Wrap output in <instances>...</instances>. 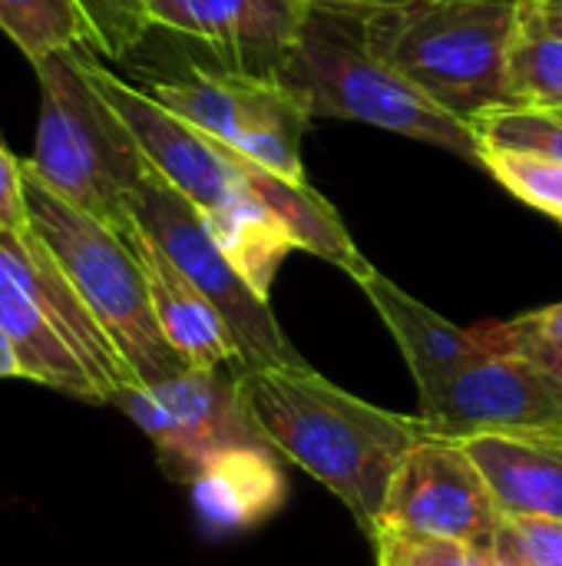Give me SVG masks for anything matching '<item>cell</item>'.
<instances>
[{
    "instance_id": "cell-1",
    "label": "cell",
    "mask_w": 562,
    "mask_h": 566,
    "mask_svg": "<svg viewBox=\"0 0 562 566\" xmlns=\"http://www.w3.org/2000/svg\"><path fill=\"white\" fill-rule=\"evenodd\" d=\"M235 371L265 448L331 491L371 537L404 454L431 431L427 421L378 408L308 361Z\"/></svg>"
},
{
    "instance_id": "cell-2",
    "label": "cell",
    "mask_w": 562,
    "mask_h": 566,
    "mask_svg": "<svg viewBox=\"0 0 562 566\" xmlns=\"http://www.w3.org/2000/svg\"><path fill=\"white\" fill-rule=\"evenodd\" d=\"M275 80L301 99L311 119L325 116L368 123L480 166L474 126L437 106L397 66L374 53L361 17L308 10Z\"/></svg>"
},
{
    "instance_id": "cell-3",
    "label": "cell",
    "mask_w": 562,
    "mask_h": 566,
    "mask_svg": "<svg viewBox=\"0 0 562 566\" xmlns=\"http://www.w3.org/2000/svg\"><path fill=\"white\" fill-rule=\"evenodd\" d=\"M89 50H56L33 63L40 86L36 136L26 169L60 199L123 232L129 196L149 163L129 126L99 93L86 63Z\"/></svg>"
},
{
    "instance_id": "cell-4",
    "label": "cell",
    "mask_w": 562,
    "mask_h": 566,
    "mask_svg": "<svg viewBox=\"0 0 562 566\" xmlns=\"http://www.w3.org/2000/svg\"><path fill=\"white\" fill-rule=\"evenodd\" d=\"M520 0H424L364 20L374 53L464 123L513 106L507 60Z\"/></svg>"
},
{
    "instance_id": "cell-5",
    "label": "cell",
    "mask_w": 562,
    "mask_h": 566,
    "mask_svg": "<svg viewBox=\"0 0 562 566\" xmlns=\"http://www.w3.org/2000/svg\"><path fill=\"white\" fill-rule=\"evenodd\" d=\"M0 328L33 385L86 405H113L132 385L113 342L40 235L23 249L0 242Z\"/></svg>"
},
{
    "instance_id": "cell-6",
    "label": "cell",
    "mask_w": 562,
    "mask_h": 566,
    "mask_svg": "<svg viewBox=\"0 0 562 566\" xmlns=\"http://www.w3.org/2000/svg\"><path fill=\"white\" fill-rule=\"evenodd\" d=\"M23 176L36 235L46 242L70 285L113 342L132 385H156L189 368L156 322L149 285L132 245L116 229L50 192L26 163Z\"/></svg>"
},
{
    "instance_id": "cell-7",
    "label": "cell",
    "mask_w": 562,
    "mask_h": 566,
    "mask_svg": "<svg viewBox=\"0 0 562 566\" xmlns=\"http://www.w3.org/2000/svg\"><path fill=\"white\" fill-rule=\"evenodd\" d=\"M129 219L219 308L238 345V368L305 365V358L285 338L272 302L262 298L219 249L202 209L172 189L159 172L149 169V176L129 196Z\"/></svg>"
},
{
    "instance_id": "cell-8",
    "label": "cell",
    "mask_w": 562,
    "mask_h": 566,
    "mask_svg": "<svg viewBox=\"0 0 562 566\" xmlns=\"http://www.w3.org/2000/svg\"><path fill=\"white\" fill-rule=\"evenodd\" d=\"M113 408L152 441L162 474L185 488L219 451L265 448L232 365L182 368L156 385H129L113 398Z\"/></svg>"
},
{
    "instance_id": "cell-9",
    "label": "cell",
    "mask_w": 562,
    "mask_h": 566,
    "mask_svg": "<svg viewBox=\"0 0 562 566\" xmlns=\"http://www.w3.org/2000/svg\"><path fill=\"white\" fill-rule=\"evenodd\" d=\"M146 90L166 109L222 139L262 169L305 182L301 136L311 116L285 83L242 76L225 66H189L185 76L152 80Z\"/></svg>"
},
{
    "instance_id": "cell-10",
    "label": "cell",
    "mask_w": 562,
    "mask_h": 566,
    "mask_svg": "<svg viewBox=\"0 0 562 566\" xmlns=\"http://www.w3.org/2000/svg\"><path fill=\"white\" fill-rule=\"evenodd\" d=\"M500 521L503 511L464 448L431 431L404 454L381 511L384 527L447 537L470 551H490Z\"/></svg>"
},
{
    "instance_id": "cell-11",
    "label": "cell",
    "mask_w": 562,
    "mask_h": 566,
    "mask_svg": "<svg viewBox=\"0 0 562 566\" xmlns=\"http://www.w3.org/2000/svg\"><path fill=\"white\" fill-rule=\"evenodd\" d=\"M86 63L93 83L129 126L152 172H159L189 202H195L202 216L248 186L242 172V153L166 109L156 96H149V90H139L129 80L116 76L106 63L96 60L93 50Z\"/></svg>"
},
{
    "instance_id": "cell-12",
    "label": "cell",
    "mask_w": 562,
    "mask_h": 566,
    "mask_svg": "<svg viewBox=\"0 0 562 566\" xmlns=\"http://www.w3.org/2000/svg\"><path fill=\"white\" fill-rule=\"evenodd\" d=\"M417 415L431 434L444 438L517 428L562 431V381L530 358L487 348L457 368Z\"/></svg>"
},
{
    "instance_id": "cell-13",
    "label": "cell",
    "mask_w": 562,
    "mask_h": 566,
    "mask_svg": "<svg viewBox=\"0 0 562 566\" xmlns=\"http://www.w3.org/2000/svg\"><path fill=\"white\" fill-rule=\"evenodd\" d=\"M152 27L205 43L242 76L275 80L285 66L308 7L301 0H142Z\"/></svg>"
},
{
    "instance_id": "cell-14",
    "label": "cell",
    "mask_w": 562,
    "mask_h": 566,
    "mask_svg": "<svg viewBox=\"0 0 562 566\" xmlns=\"http://www.w3.org/2000/svg\"><path fill=\"white\" fill-rule=\"evenodd\" d=\"M510 517L562 521V431L517 428L454 438Z\"/></svg>"
},
{
    "instance_id": "cell-15",
    "label": "cell",
    "mask_w": 562,
    "mask_h": 566,
    "mask_svg": "<svg viewBox=\"0 0 562 566\" xmlns=\"http://www.w3.org/2000/svg\"><path fill=\"white\" fill-rule=\"evenodd\" d=\"M119 235L132 245L142 265L156 322L172 352L189 368H238V345L219 308L176 269V262L136 222H129Z\"/></svg>"
},
{
    "instance_id": "cell-16",
    "label": "cell",
    "mask_w": 562,
    "mask_h": 566,
    "mask_svg": "<svg viewBox=\"0 0 562 566\" xmlns=\"http://www.w3.org/2000/svg\"><path fill=\"white\" fill-rule=\"evenodd\" d=\"M268 448L242 444L219 451L189 484L192 511L205 534H248L278 517L288 504V478Z\"/></svg>"
},
{
    "instance_id": "cell-17",
    "label": "cell",
    "mask_w": 562,
    "mask_h": 566,
    "mask_svg": "<svg viewBox=\"0 0 562 566\" xmlns=\"http://www.w3.org/2000/svg\"><path fill=\"white\" fill-rule=\"evenodd\" d=\"M358 285L364 289L368 302L374 305V312L394 335V342L411 368V378L417 385L421 405L431 401L457 368H464L470 358L487 352V345L477 338L474 328L450 325L444 315H437L434 308L417 302L411 292L394 285L378 269H371Z\"/></svg>"
},
{
    "instance_id": "cell-18",
    "label": "cell",
    "mask_w": 562,
    "mask_h": 566,
    "mask_svg": "<svg viewBox=\"0 0 562 566\" xmlns=\"http://www.w3.org/2000/svg\"><path fill=\"white\" fill-rule=\"evenodd\" d=\"M242 172L245 182L255 196H262L291 229L295 245L338 265L341 272H348L354 282H361L374 265L358 252L351 232L344 229L341 216L335 212V206L315 192L308 182H291L285 176H275L268 169H262L258 163L242 156Z\"/></svg>"
},
{
    "instance_id": "cell-19",
    "label": "cell",
    "mask_w": 562,
    "mask_h": 566,
    "mask_svg": "<svg viewBox=\"0 0 562 566\" xmlns=\"http://www.w3.org/2000/svg\"><path fill=\"white\" fill-rule=\"evenodd\" d=\"M205 226L225 259L238 269V275L262 298H268L282 262L288 259V252L298 249L285 219L262 196L242 186L229 202L205 212Z\"/></svg>"
},
{
    "instance_id": "cell-20",
    "label": "cell",
    "mask_w": 562,
    "mask_h": 566,
    "mask_svg": "<svg viewBox=\"0 0 562 566\" xmlns=\"http://www.w3.org/2000/svg\"><path fill=\"white\" fill-rule=\"evenodd\" d=\"M0 33L33 63L56 50H93L76 0H0Z\"/></svg>"
},
{
    "instance_id": "cell-21",
    "label": "cell",
    "mask_w": 562,
    "mask_h": 566,
    "mask_svg": "<svg viewBox=\"0 0 562 566\" xmlns=\"http://www.w3.org/2000/svg\"><path fill=\"white\" fill-rule=\"evenodd\" d=\"M507 90L513 106L562 109V36L547 33L520 0V23L507 60Z\"/></svg>"
},
{
    "instance_id": "cell-22",
    "label": "cell",
    "mask_w": 562,
    "mask_h": 566,
    "mask_svg": "<svg viewBox=\"0 0 562 566\" xmlns=\"http://www.w3.org/2000/svg\"><path fill=\"white\" fill-rule=\"evenodd\" d=\"M480 166L520 202L562 222V163L537 153L480 146Z\"/></svg>"
},
{
    "instance_id": "cell-23",
    "label": "cell",
    "mask_w": 562,
    "mask_h": 566,
    "mask_svg": "<svg viewBox=\"0 0 562 566\" xmlns=\"http://www.w3.org/2000/svg\"><path fill=\"white\" fill-rule=\"evenodd\" d=\"M480 146L537 153L562 163V109L503 106L474 123Z\"/></svg>"
},
{
    "instance_id": "cell-24",
    "label": "cell",
    "mask_w": 562,
    "mask_h": 566,
    "mask_svg": "<svg viewBox=\"0 0 562 566\" xmlns=\"http://www.w3.org/2000/svg\"><path fill=\"white\" fill-rule=\"evenodd\" d=\"M474 332L490 352L520 355L543 368L562 365V302L527 312L510 322H484Z\"/></svg>"
},
{
    "instance_id": "cell-25",
    "label": "cell",
    "mask_w": 562,
    "mask_h": 566,
    "mask_svg": "<svg viewBox=\"0 0 562 566\" xmlns=\"http://www.w3.org/2000/svg\"><path fill=\"white\" fill-rule=\"evenodd\" d=\"M89 23V46L96 56L126 60L152 30L142 0H76Z\"/></svg>"
},
{
    "instance_id": "cell-26",
    "label": "cell",
    "mask_w": 562,
    "mask_h": 566,
    "mask_svg": "<svg viewBox=\"0 0 562 566\" xmlns=\"http://www.w3.org/2000/svg\"><path fill=\"white\" fill-rule=\"evenodd\" d=\"M374 547L378 566H470V547L434 537V534H417V531H397V527H374L368 537Z\"/></svg>"
},
{
    "instance_id": "cell-27",
    "label": "cell",
    "mask_w": 562,
    "mask_h": 566,
    "mask_svg": "<svg viewBox=\"0 0 562 566\" xmlns=\"http://www.w3.org/2000/svg\"><path fill=\"white\" fill-rule=\"evenodd\" d=\"M494 551L510 566H562V521L503 514Z\"/></svg>"
},
{
    "instance_id": "cell-28",
    "label": "cell",
    "mask_w": 562,
    "mask_h": 566,
    "mask_svg": "<svg viewBox=\"0 0 562 566\" xmlns=\"http://www.w3.org/2000/svg\"><path fill=\"white\" fill-rule=\"evenodd\" d=\"M0 242L17 249L36 242V229L26 202L23 159H17L3 143H0Z\"/></svg>"
},
{
    "instance_id": "cell-29",
    "label": "cell",
    "mask_w": 562,
    "mask_h": 566,
    "mask_svg": "<svg viewBox=\"0 0 562 566\" xmlns=\"http://www.w3.org/2000/svg\"><path fill=\"white\" fill-rule=\"evenodd\" d=\"M308 10H328V13H344V17H374V13H388V10H404L424 0H301Z\"/></svg>"
},
{
    "instance_id": "cell-30",
    "label": "cell",
    "mask_w": 562,
    "mask_h": 566,
    "mask_svg": "<svg viewBox=\"0 0 562 566\" xmlns=\"http://www.w3.org/2000/svg\"><path fill=\"white\" fill-rule=\"evenodd\" d=\"M523 7L547 33L562 36V0H523Z\"/></svg>"
},
{
    "instance_id": "cell-31",
    "label": "cell",
    "mask_w": 562,
    "mask_h": 566,
    "mask_svg": "<svg viewBox=\"0 0 562 566\" xmlns=\"http://www.w3.org/2000/svg\"><path fill=\"white\" fill-rule=\"evenodd\" d=\"M7 378L26 381L23 365H20V355H17V348H13V342L7 338V332L0 328V381H7Z\"/></svg>"
},
{
    "instance_id": "cell-32",
    "label": "cell",
    "mask_w": 562,
    "mask_h": 566,
    "mask_svg": "<svg viewBox=\"0 0 562 566\" xmlns=\"http://www.w3.org/2000/svg\"><path fill=\"white\" fill-rule=\"evenodd\" d=\"M470 566H510V564H507V560L490 547V551H474V554H470Z\"/></svg>"
},
{
    "instance_id": "cell-33",
    "label": "cell",
    "mask_w": 562,
    "mask_h": 566,
    "mask_svg": "<svg viewBox=\"0 0 562 566\" xmlns=\"http://www.w3.org/2000/svg\"><path fill=\"white\" fill-rule=\"evenodd\" d=\"M550 371H553V375H556V378H560V381H562V365H556V368H550Z\"/></svg>"
},
{
    "instance_id": "cell-34",
    "label": "cell",
    "mask_w": 562,
    "mask_h": 566,
    "mask_svg": "<svg viewBox=\"0 0 562 566\" xmlns=\"http://www.w3.org/2000/svg\"><path fill=\"white\" fill-rule=\"evenodd\" d=\"M560 226H562V222H560Z\"/></svg>"
}]
</instances>
